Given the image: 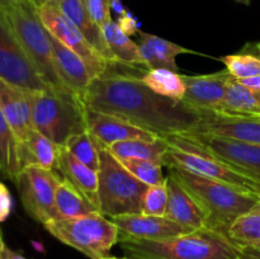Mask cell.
<instances>
[{"label": "cell", "mask_w": 260, "mask_h": 259, "mask_svg": "<svg viewBox=\"0 0 260 259\" xmlns=\"http://www.w3.org/2000/svg\"><path fill=\"white\" fill-rule=\"evenodd\" d=\"M180 135L260 182V145L212 135L190 132Z\"/></svg>", "instance_id": "cell-11"}, {"label": "cell", "mask_w": 260, "mask_h": 259, "mask_svg": "<svg viewBox=\"0 0 260 259\" xmlns=\"http://www.w3.org/2000/svg\"><path fill=\"white\" fill-rule=\"evenodd\" d=\"M102 30H103L104 38L108 43V47L111 48L117 61L129 66H145L141 55H140L139 45L135 43L126 33L122 32L117 22H114L113 19L108 20L102 27Z\"/></svg>", "instance_id": "cell-26"}, {"label": "cell", "mask_w": 260, "mask_h": 259, "mask_svg": "<svg viewBox=\"0 0 260 259\" xmlns=\"http://www.w3.org/2000/svg\"><path fill=\"white\" fill-rule=\"evenodd\" d=\"M65 0H32V3L35 4L36 8L41 7V5L46 4V3H62Z\"/></svg>", "instance_id": "cell-41"}, {"label": "cell", "mask_w": 260, "mask_h": 259, "mask_svg": "<svg viewBox=\"0 0 260 259\" xmlns=\"http://www.w3.org/2000/svg\"><path fill=\"white\" fill-rule=\"evenodd\" d=\"M202 118L190 134L212 135L249 144L260 145V119L246 117L221 116L212 112H202ZM187 134V132H185Z\"/></svg>", "instance_id": "cell-15"}, {"label": "cell", "mask_w": 260, "mask_h": 259, "mask_svg": "<svg viewBox=\"0 0 260 259\" xmlns=\"http://www.w3.org/2000/svg\"><path fill=\"white\" fill-rule=\"evenodd\" d=\"M60 145L33 130L29 136L19 144V159L22 169L28 165H38L46 169H57Z\"/></svg>", "instance_id": "cell-23"}, {"label": "cell", "mask_w": 260, "mask_h": 259, "mask_svg": "<svg viewBox=\"0 0 260 259\" xmlns=\"http://www.w3.org/2000/svg\"><path fill=\"white\" fill-rule=\"evenodd\" d=\"M111 220L118 228L119 238L137 239V240H162L192 231L165 216L124 213V215L113 216Z\"/></svg>", "instance_id": "cell-13"}, {"label": "cell", "mask_w": 260, "mask_h": 259, "mask_svg": "<svg viewBox=\"0 0 260 259\" xmlns=\"http://www.w3.org/2000/svg\"><path fill=\"white\" fill-rule=\"evenodd\" d=\"M239 83H240L241 85L246 86L248 89H250V90L260 91V75L253 76V78L240 79V80H239Z\"/></svg>", "instance_id": "cell-38"}, {"label": "cell", "mask_w": 260, "mask_h": 259, "mask_svg": "<svg viewBox=\"0 0 260 259\" xmlns=\"http://www.w3.org/2000/svg\"><path fill=\"white\" fill-rule=\"evenodd\" d=\"M169 149V145L162 137H157L156 140L147 141V140H127V141H119L111 145L108 147L109 151L113 156L118 160L127 159H142L150 160L156 164L164 167L165 152Z\"/></svg>", "instance_id": "cell-24"}, {"label": "cell", "mask_w": 260, "mask_h": 259, "mask_svg": "<svg viewBox=\"0 0 260 259\" xmlns=\"http://www.w3.org/2000/svg\"><path fill=\"white\" fill-rule=\"evenodd\" d=\"M0 259H4V256H3V254H0Z\"/></svg>", "instance_id": "cell-47"}, {"label": "cell", "mask_w": 260, "mask_h": 259, "mask_svg": "<svg viewBox=\"0 0 260 259\" xmlns=\"http://www.w3.org/2000/svg\"><path fill=\"white\" fill-rule=\"evenodd\" d=\"M55 210L56 218H73L96 212L98 208L89 202L85 196L79 192L70 182L62 178L56 189Z\"/></svg>", "instance_id": "cell-25"}, {"label": "cell", "mask_w": 260, "mask_h": 259, "mask_svg": "<svg viewBox=\"0 0 260 259\" xmlns=\"http://www.w3.org/2000/svg\"><path fill=\"white\" fill-rule=\"evenodd\" d=\"M83 3L91 19L101 28L112 19L111 0H83Z\"/></svg>", "instance_id": "cell-34"}, {"label": "cell", "mask_w": 260, "mask_h": 259, "mask_svg": "<svg viewBox=\"0 0 260 259\" xmlns=\"http://www.w3.org/2000/svg\"><path fill=\"white\" fill-rule=\"evenodd\" d=\"M20 170L19 141L0 111V174L15 182Z\"/></svg>", "instance_id": "cell-27"}, {"label": "cell", "mask_w": 260, "mask_h": 259, "mask_svg": "<svg viewBox=\"0 0 260 259\" xmlns=\"http://www.w3.org/2000/svg\"><path fill=\"white\" fill-rule=\"evenodd\" d=\"M168 207L167 182L162 184L150 185L142 202V213L151 216H165Z\"/></svg>", "instance_id": "cell-33"}, {"label": "cell", "mask_w": 260, "mask_h": 259, "mask_svg": "<svg viewBox=\"0 0 260 259\" xmlns=\"http://www.w3.org/2000/svg\"><path fill=\"white\" fill-rule=\"evenodd\" d=\"M63 146L83 164L98 172L99 169V149L101 144L96 141L95 137L85 130L79 134L71 135L66 140Z\"/></svg>", "instance_id": "cell-31"}, {"label": "cell", "mask_w": 260, "mask_h": 259, "mask_svg": "<svg viewBox=\"0 0 260 259\" xmlns=\"http://www.w3.org/2000/svg\"><path fill=\"white\" fill-rule=\"evenodd\" d=\"M170 174L193 196L207 216V229L228 236L231 225L250 211L260 197L234 188L220 180L189 172L178 167H168Z\"/></svg>", "instance_id": "cell-3"}, {"label": "cell", "mask_w": 260, "mask_h": 259, "mask_svg": "<svg viewBox=\"0 0 260 259\" xmlns=\"http://www.w3.org/2000/svg\"><path fill=\"white\" fill-rule=\"evenodd\" d=\"M17 0H0V9H5L9 5H12L13 3H15Z\"/></svg>", "instance_id": "cell-42"}, {"label": "cell", "mask_w": 260, "mask_h": 259, "mask_svg": "<svg viewBox=\"0 0 260 259\" xmlns=\"http://www.w3.org/2000/svg\"><path fill=\"white\" fill-rule=\"evenodd\" d=\"M43 27L52 37L73 50L85 63L91 79L102 78L109 70L111 63L101 55L78 29L75 24L63 14L58 3H46L36 8Z\"/></svg>", "instance_id": "cell-8"}, {"label": "cell", "mask_w": 260, "mask_h": 259, "mask_svg": "<svg viewBox=\"0 0 260 259\" xmlns=\"http://www.w3.org/2000/svg\"><path fill=\"white\" fill-rule=\"evenodd\" d=\"M101 259H128V258H116V256H104V258H101Z\"/></svg>", "instance_id": "cell-45"}, {"label": "cell", "mask_w": 260, "mask_h": 259, "mask_svg": "<svg viewBox=\"0 0 260 259\" xmlns=\"http://www.w3.org/2000/svg\"><path fill=\"white\" fill-rule=\"evenodd\" d=\"M12 196L4 183L0 182V222L5 221L12 212Z\"/></svg>", "instance_id": "cell-36"}, {"label": "cell", "mask_w": 260, "mask_h": 259, "mask_svg": "<svg viewBox=\"0 0 260 259\" xmlns=\"http://www.w3.org/2000/svg\"><path fill=\"white\" fill-rule=\"evenodd\" d=\"M167 187L168 207L165 217L192 231L207 228V216L205 211L170 173L167 177Z\"/></svg>", "instance_id": "cell-17"}, {"label": "cell", "mask_w": 260, "mask_h": 259, "mask_svg": "<svg viewBox=\"0 0 260 259\" xmlns=\"http://www.w3.org/2000/svg\"><path fill=\"white\" fill-rule=\"evenodd\" d=\"M228 236L238 246L260 249V200L231 225Z\"/></svg>", "instance_id": "cell-30"}, {"label": "cell", "mask_w": 260, "mask_h": 259, "mask_svg": "<svg viewBox=\"0 0 260 259\" xmlns=\"http://www.w3.org/2000/svg\"><path fill=\"white\" fill-rule=\"evenodd\" d=\"M111 9H113L118 15H122L127 10L121 0H111Z\"/></svg>", "instance_id": "cell-39"}, {"label": "cell", "mask_w": 260, "mask_h": 259, "mask_svg": "<svg viewBox=\"0 0 260 259\" xmlns=\"http://www.w3.org/2000/svg\"><path fill=\"white\" fill-rule=\"evenodd\" d=\"M0 79L25 90H41L50 86L42 80L35 65L18 41L4 12L0 9Z\"/></svg>", "instance_id": "cell-10"}, {"label": "cell", "mask_w": 260, "mask_h": 259, "mask_svg": "<svg viewBox=\"0 0 260 259\" xmlns=\"http://www.w3.org/2000/svg\"><path fill=\"white\" fill-rule=\"evenodd\" d=\"M61 10L63 14L78 27V29L83 33L85 40L101 53L103 57L111 63H118L117 58L112 53L111 48L108 47L106 38H104L103 30H102L101 25L96 24L89 13L86 12L85 5H84L83 0H65L62 3H58Z\"/></svg>", "instance_id": "cell-21"}, {"label": "cell", "mask_w": 260, "mask_h": 259, "mask_svg": "<svg viewBox=\"0 0 260 259\" xmlns=\"http://www.w3.org/2000/svg\"><path fill=\"white\" fill-rule=\"evenodd\" d=\"M84 104L113 114L160 137L189 132L202 118V112L183 101L152 91L132 75H106L91 80Z\"/></svg>", "instance_id": "cell-1"}, {"label": "cell", "mask_w": 260, "mask_h": 259, "mask_svg": "<svg viewBox=\"0 0 260 259\" xmlns=\"http://www.w3.org/2000/svg\"><path fill=\"white\" fill-rule=\"evenodd\" d=\"M85 123L86 130L95 137L102 146L107 149L119 141L136 139L152 141L160 137L141 127L135 126L121 117L94 111L88 107H85Z\"/></svg>", "instance_id": "cell-14"}, {"label": "cell", "mask_w": 260, "mask_h": 259, "mask_svg": "<svg viewBox=\"0 0 260 259\" xmlns=\"http://www.w3.org/2000/svg\"><path fill=\"white\" fill-rule=\"evenodd\" d=\"M58 75L69 90L84 103V95L91 83V76L84 61L63 43L50 35Z\"/></svg>", "instance_id": "cell-18"}, {"label": "cell", "mask_w": 260, "mask_h": 259, "mask_svg": "<svg viewBox=\"0 0 260 259\" xmlns=\"http://www.w3.org/2000/svg\"><path fill=\"white\" fill-rule=\"evenodd\" d=\"M2 10L42 80L55 90L73 94L58 75L50 33L43 27L35 4L15 2Z\"/></svg>", "instance_id": "cell-4"}, {"label": "cell", "mask_w": 260, "mask_h": 259, "mask_svg": "<svg viewBox=\"0 0 260 259\" xmlns=\"http://www.w3.org/2000/svg\"><path fill=\"white\" fill-rule=\"evenodd\" d=\"M61 180L62 178L56 170L38 165L24 167L15 179L23 207L30 217L42 225L56 218L55 196Z\"/></svg>", "instance_id": "cell-9"}, {"label": "cell", "mask_w": 260, "mask_h": 259, "mask_svg": "<svg viewBox=\"0 0 260 259\" xmlns=\"http://www.w3.org/2000/svg\"><path fill=\"white\" fill-rule=\"evenodd\" d=\"M150 185L131 174L107 147L99 149L98 202L104 216L142 213V202Z\"/></svg>", "instance_id": "cell-6"}, {"label": "cell", "mask_w": 260, "mask_h": 259, "mask_svg": "<svg viewBox=\"0 0 260 259\" xmlns=\"http://www.w3.org/2000/svg\"><path fill=\"white\" fill-rule=\"evenodd\" d=\"M17 2H32V0H17Z\"/></svg>", "instance_id": "cell-46"}, {"label": "cell", "mask_w": 260, "mask_h": 259, "mask_svg": "<svg viewBox=\"0 0 260 259\" xmlns=\"http://www.w3.org/2000/svg\"><path fill=\"white\" fill-rule=\"evenodd\" d=\"M43 226L53 238L90 259L108 256L119 240L118 228L99 211L73 218H52Z\"/></svg>", "instance_id": "cell-7"}, {"label": "cell", "mask_w": 260, "mask_h": 259, "mask_svg": "<svg viewBox=\"0 0 260 259\" xmlns=\"http://www.w3.org/2000/svg\"><path fill=\"white\" fill-rule=\"evenodd\" d=\"M117 24L119 25L121 30L123 33H126L128 37L136 35L140 30V23L137 20V18L135 15L131 14V12L126 10L122 15H119L118 20H117Z\"/></svg>", "instance_id": "cell-35"}, {"label": "cell", "mask_w": 260, "mask_h": 259, "mask_svg": "<svg viewBox=\"0 0 260 259\" xmlns=\"http://www.w3.org/2000/svg\"><path fill=\"white\" fill-rule=\"evenodd\" d=\"M235 2L241 3V4H245V5H249V4H250V0H235Z\"/></svg>", "instance_id": "cell-44"}, {"label": "cell", "mask_w": 260, "mask_h": 259, "mask_svg": "<svg viewBox=\"0 0 260 259\" xmlns=\"http://www.w3.org/2000/svg\"><path fill=\"white\" fill-rule=\"evenodd\" d=\"M139 50L141 55L144 65L146 69H168V70L180 73L179 66L175 62L178 55L182 53H197L189 48L173 43L165 38L157 37L151 33L139 30Z\"/></svg>", "instance_id": "cell-19"}, {"label": "cell", "mask_w": 260, "mask_h": 259, "mask_svg": "<svg viewBox=\"0 0 260 259\" xmlns=\"http://www.w3.org/2000/svg\"><path fill=\"white\" fill-rule=\"evenodd\" d=\"M0 111L14 131L18 141L23 142L35 130L28 90L0 79Z\"/></svg>", "instance_id": "cell-16"}, {"label": "cell", "mask_w": 260, "mask_h": 259, "mask_svg": "<svg viewBox=\"0 0 260 259\" xmlns=\"http://www.w3.org/2000/svg\"><path fill=\"white\" fill-rule=\"evenodd\" d=\"M56 172L60 173L63 179L70 182L79 192L83 193L86 200L99 211L98 172L79 161L65 146H60Z\"/></svg>", "instance_id": "cell-20"}, {"label": "cell", "mask_w": 260, "mask_h": 259, "mask_svg": "<svg viewBox=\"0 0 260 259\" xmlns=\"http://www.w3.org/2000/svg\"><path fill=\"white\" fill-rule=\"evenodd\" d=\"M128 259H236L239 248L229 236L202 228L162 240L119 238Z\"/></svg>", "instance_id": "cell-2"}, {"label": "cell", "mask_w": 260, "mask_h": 259, "mask_svg": "<svg viewBox=\"0 0 260 259\" xmlns=\"http://www.w3.org/2000/svg\"><path fill=\"white\" fill-rule=\"evenodd\" d=\"M239 255L236 259H260V249L249 248V246H239Z\"/></svg>", "instance_id": "cell-37"}, {"label": "cell", "mask_w": 260, "mask_h": 259, "mask_svg": "<svg viewBox=\"0 0 260 259\" xmlns=\"http://www.w3.org/2000/svg\"><path fill=\"white\" fill-rule=\"evenodd\" d=\"M141 81L152 91L167 98L183 101L185 94V84L183 75L168 69H152L142 75Z\"/></svg>", "instance_id": "cell-29"}, {"label": "cell", "mask_w": 260, "mask_h": 259, "mask_svg": "<svg viewBox=\"0 0 260 259\" xmlns=\"http://www.w3.org/2000/svg\"><path fill=\"white\" fill-rule=\"evenodd\" d=\"M220 61L239 80L260 75V42H248L238 53L222 56Z\"/></svg>", "instance_id": "cell-28"}, {"label": "cell", "mask_w": 260, "mask_h": 259, "mask_svg": "<svg viewBox=\"0 0 260 259\" xmlns=\"http://www.w3.org/2000/svg\"><path fill=\"white\" fill-rule=\"evenodd\" d=\"M5 248H7V246H5L4 240H3V238H2V234H0V254L5 250Z\"/></svg>", "instance_id": "cell-43"}, {"label": "cell", "mask_w": 260, "mask_h": 259, "mask_svg": "<svg viewBox=\"0 0 260 259\" xmlns=\"http://www.w3.org/2000/svg\"><path fill=\"white\" fill-rule=\"evenodd\" d=\"M119 161L134 177H136L145 184L157 185L167 182V178L162 173V167L156 163L142 159H127L119 160Z\"/></svg>", "instance_id": "cell-32"}, {"label": "cell", "mask_w": 260, "mask_h": 259, "mask_svg": "<svg viewBox=\"0 0 260 259\" xmlns=\"http://www.w3.org/2000/svg\"><path fill=\"white\" fill-rule=\"evenodd\" d=\"M233 78L228 69L205 75H183L185 84L183 102L200 112L217 111L225 99L229 83Z\"/></svg>", "instance_id": "cell-12"}, {"label": "cell", "mask_w": 260, "mask_h": 259, "mask_svg": "<svg viewBox=\"0 0 260 259\" xmlns=\"http://www.w3.org/2000/svg\"><path fill=\"white\" fill-rule=\"evenodd\" d=\"M2 254H3V256H4V259H27V258H24L23 255H20V254L15 253V251L10 250V249H8V248H5V250L3 251Z\"/></svg>", "instance_id": "cell-40"}, {"label": "cell", "mask_w": 260, "mask_h": 259, "mask_svg": "<svg viewBox=\"0 0 260 259\" xmlns=\"http://www.w3.org/2000/svg\"><path fill=\"white\" fill-rule=\"evenodd\" d=\"M36 131L63 146L71 135L86 130L85 104L75 95L52 88L28 90Z\"/></svg>", "instance_id": "cell-5"}, {"label": "cell", "mask_w": 260, "mask_h": 259, "mask_svg": "<svg viewBox=\"0 0 260 259\" xmlns=\"http://www.w3.org/2000/svg\"><path fill=\"white\" fill-rule=\"evenodd\" d=\"M212 113L260 119V91L250 90L233 78L222 104Z\"/></svg>", "instance_id": "cell-22"}]
</instances>
